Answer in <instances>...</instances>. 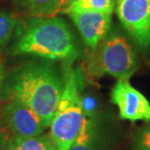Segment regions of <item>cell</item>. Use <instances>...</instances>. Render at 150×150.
<instances>
[{"mask_svg": "<svg viewBox=\"0 0 150 150\" xmlns=\"http://www.w3.org/2000/svg\"><path fill=\"white\" fill-rule=\"evenodd\" d=\"M62 87V74L55 64L30 62L17 68L9 76L2 94L9 100H17L30 108L47 129L52 123Z\"/></svg>", "mask_w": 150, "mask_h": 150, "instance_id": "cell-1", "label": "cell"}, {"mask_svg": "<svg viewBox=\"0 0 150 150\" xmlns=\"http://www.w3.org/2000/svg\"><path fill=\"white\" fill-rule=\"evenodd\" d=\"M12 54L73 62L79 49L69 25L59 17H33L17 29Z\"/></svg>", "mask_w": 150, "mask_h": 150, "instance_id": "cell-2", "label": "cell"}, {"mask_svg": "<svg viewBox=\"0 0 150 150\" xmlns=\"http://www.w3.org/2000/svg\"><path fill=\"white\" fill-rule=\"evenodd\" d=\"M62 93L50 126V136L57 150H69L85 119L80 77L72 67V62L62 65Z\"/></svg>", "mask_w": 150, "mask_h": 150, "instance_id": "cell-3", "label": "cell"}, {"mask_svg": "<svg viewBox=\"0 0 150 150\" xmlns=\"http://www.w3.org/2000/svg\"><path fill=\"white\" fill-rule=\"evenodd\" d=\"M137 57L129 39L119 30L108 31L91 51L87 61V72L100 78L105 74L130 79L137 69Z\"/></svg>", "mask_w": 150, "mask_h": 150, "instance_id": "cell-4", "label": "cell"}, {"mask_svg": "<svg viewBox=\"0 0 150 150\" xmlns=\"http://www.w3.org/2000/svg\"><path fill=\"white\" fill-rule=\"evenodd\" d=\"M116 14L123 28L142 52L150 50V0H117Z\"/></svg>", "mask_w": 150, "mask_h": 150, "instance_id": "cell-5", "label": "cell"}, {"mask_svg": "<svg viewBox=\"0 0 150 150\" xmlns=\"http://www.w3.org/2000/svg\"><path fill=\"white\" fill-rule=\"evenodd\" d=\"M118 107L119 116L131 122H150V103L143 94L131 85L129 79H118L110 94Z\"/></svg>", "mask_w": 150, "mask_h": 150, "instance_id": "cell-6", "label": "cell"}, {"mask_svg": "<svg viewBox=\"0 0 150 150\" xmlns=\"http://www.w3.org/2000/svg\"><path fill=\"white\" fill-rule=\"evenodd\" d=\"M1 118L15 137H34L44 133L45 128L39 116L17 100H9L3 107Z\"/></svg>", "mask_w": 150, "mask_h": 150, "instance_id": "cell-7", "label": "cell"}, {"mask_svg": "<svg viewBox=\"0 0 150 150\" xmlns=\"http://www.w3.org/2000/svg\"><path fill=\"white\" fill-rule=\"evenodd\" d=\"M67 14L77 26L84 43L91 51L98 46L110 29L111 15L94 11H70Z\"/></svg>", "mask_w": 150, "mask_h": 150, "instance_id": "cell-8", "label": "cell"}, {"mask_svg": "<svg viewBox=\"0 0 150 150\" xmlns=\"http://www.w3.org/2000/svg\"><path fill=\"white\" fill-rule=\"evenodd\" d=\"M28 13L35 17H54L67 13L74 0H18Z\"/></svg>", "mask_w": 150, "mask_h": 150, "instance_id": "cell-9", "label": "cell"}, {"mask_svg": "<svg viewBox=\"0 0 150 150\" xmlns=\"http://www.w3.org/2000/svg\"><path fill=\"white\" fill-rule=\"evenodd\" d=\"M69 150H103L94 119L85 117L79 134Z\"/></svg>", "mask_w": 150, "mask_h": 150, "instance_id": "cell-10", "label": "cell"}, {"mask_svg": "<svg viewBox=\"0 0 150 150\" xmlns=\"http://www.w3.org/2000/svg\"><path fill=\"white\" fill-rule=\"evenodd\" d=\"M7 150H57L50 134L15 137L9 139Z\"/></svg>", "mask_w": 150, "mask_h": 150, "instance_id": "cell-11", "label": "cell"}, {"mask_svg": "<svg viewBox=\"0 0 150 150\" xmlns=\"http://www.w3.org/2000/svg\"><path fill=\"white\" fill-rule=\"evenodd\" d=\"M114 8L115 0H74L67 13L70 11H94L112 15Z\"/></svg>", "mask_w": 150, "mask_h": 150, "instance_id": "cell-12", "label": "cell"}, {"mask_svg": "<svg viewBox=\"0 0 150 150\" xmlns=\"http://www.w3.org/2000/svg\"><path fill=\"white\" fill-rule=\"evenodd\" d=\"M16 25L17 20L13 14L0 11V49L10 40Z\"/></svg>", "mask_w": 150, "mask_h": 150, "instance_id": "cell-13", "label": "cell"}, {"mask_svg": "<svg viewBox=\"0 0 150 150\" xmlns=\"http://www.w3.org/2000/svg\"><path fill=\"white\" fill-rule=\"evenodd\" d=\"M136 150H150V124L140 129L134 140Z\"/></svg>", "mask_w": 150, "mask_h": 150, "instance_id": "cell-14", "label": "cell"}, {"mask_svg": "<svg viewBox=\"0 0 150 150\" xmlns=\"http://www.w3.org/2000/svg\"><path fill=\"white\" fill-rule=\"evenodd\" d=\"M9 139L10 137L7 133V128L0 117V150H7Z\"/></svg>", "mask_w": 150, "mask_h": 150, "instance_id": "cell-15", "label": "cell"}, {"mask_svg": "<svg viewBox=\"0 0 150 150\" xmlns=\"http://www.w3.org/2000/svg\"><path fill=\"white\" fill-rule=\"evenodd\" d=\"M5 76H6V71H5L4 61H3V59L0 57V98H1L3 86H4V83H5Z\"/></svg>", "mask_w": 150, "mask_h": 150, "instance_id": "cell-16", "label": "cell"}]
</instances>
